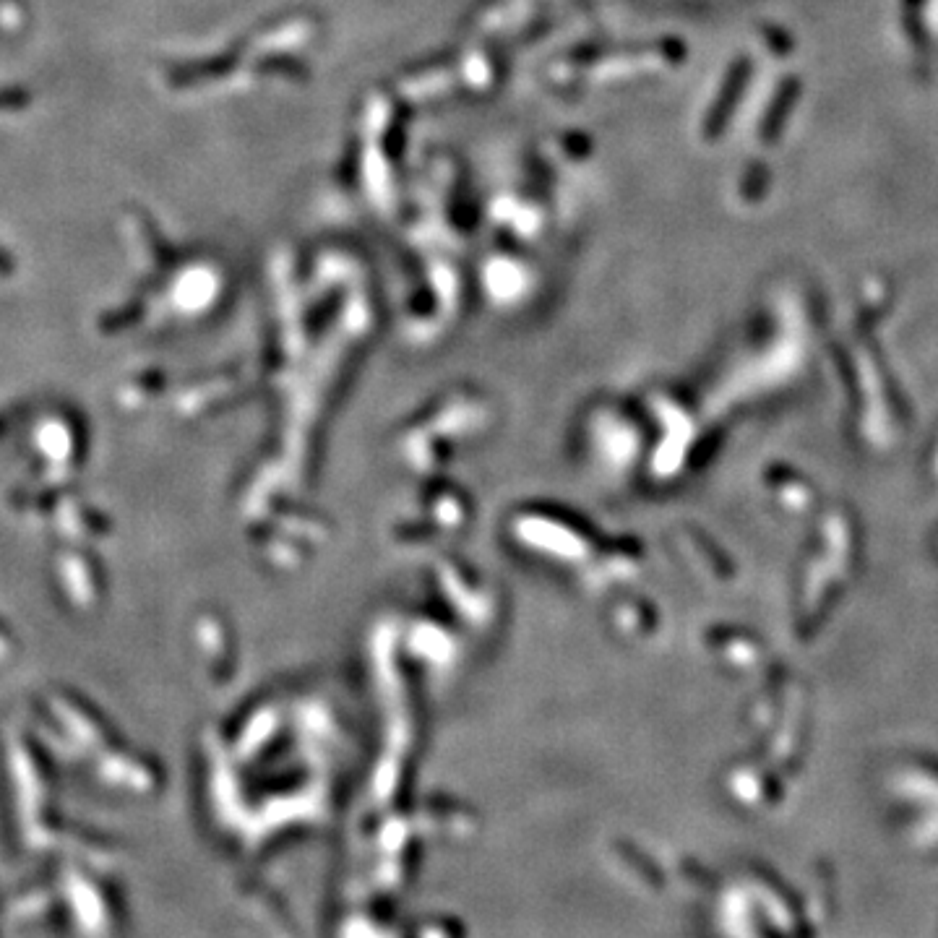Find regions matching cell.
Wrapping results in <instances>:
<instances>
[{
    "mask_svg": "<svg viewBox=\"0 0 938 938\" xmlns=\"http://www.w3.org/2000/svg\"><path fill=\"white\" fill-rule=\"evenodd\" d=\"M0 24L6 29H19L24 24V3L21 0H0Z\"/></svg>",
    "mask_w": 938,
    "mask_h": 938,
    "instance_id": "cell-1",
    "label": "cell"
},
{
    "mask_svg": "<svg viewBox=\"0 0 938 938\" xmlns=\"http://www.w3.org/2000/svg\"><path fill=\"white\" fill-rule=\"evenodd\" d=\"M29 97L21 89H0V110H21L27 107Z\"/></svg>",
    "mask_w": 938,
    "mask_h": 938,
    "instance_id": "cell-2",
    "label": "cell"
}]
</instances>
